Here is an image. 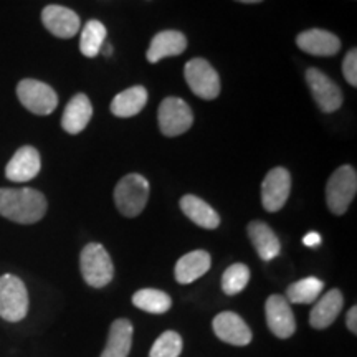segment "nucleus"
Instances as JSON below:
<instances>
[{
    "label": "nucleus",
    "instance_id": "obj_4",
    "mask_svg": "<svg viewBox=\"0 0 357 357\" xmlns=\"http://www.w3.org/2000/svg\"><path fill=\"white\" fill-rule=\"evenodd\" d=\"M357 192V174L351 166H341L333 172L326 185V202L334 215L346 213Z\"/></svg>",
    "mask_w": 357,
    "mask_h": 357
},
{
    "label": "nucleus",
    "instance_id": "obj_28",
    "mask_svg": "<svg viewBox=\"0 0 357 357\" xmlns=\"http://www.w3.org/2000/svg\"><path fill=\"white\" fill-rule=\"evenodd\" d=\"M182 352V337L176 331H166L155 339L149 357H178Z\"/></svg>",
    "mask_w": 357,
    "mask_h": 357
},
{
    "label": "nucleus",
    "instance_id": "obj_33",
    "mask_svg": "<svg viewBox=\"0 0 357 357\" xmlns=\"http://www.w3.org/2000/svg\"><path fill=\"white\" fill-rule=\"evenodd\" d=\"M236 2H243V3H258L261 0H236Z\"/></svg>",
    "mask_w": 357,
    "mask_h": 357
},
{
    "label": "nucleus",
    "instance_id": "obj_19",
    "mask_svg": "<svg viewBox=\"0 0 357 357\" xmlns=\"http://www.w3.org/2000/svg\"><path fill=\"white\" fill-rule=\"evenodd\" d=\"M248 236L263 261H270L280 255L281 243L275 231L265 222L255 220L248 225Z\"/></svg>",
    "mask_w": 357,
    "mask_h": 357
},
{
    "label": "nucleus",
    "instance_id": "obj_3",
    "mask_svg": "<svg viewBox=\"0 0 357 357\" xmlns=\"http://www.w3.org/2000/svg\"><path fill=\"white\" fill-rule=\"evenodd\" d=\"M83 280L93 288H105L114 276V266L109 253L100 243H88L79 257Z\"/></svg>",
    "mask_w": 357,
    "mask_h": 357
},
{
    "label": "nucleus",
    "instance_id": "obj_2",
    "mask_svg": "<svg viewBox=\"0 0 357 357\" xmlns=\"http://www.w3.org/2000/svg\"><path fill=\"white\" fill-rule=\"evenodd\" d=\"M149 182L139 174H128L114 189V202L124 217H137L144 211L149 199Z\"/></svg>",
    "mask_w": 357,
    "mask_h": 357
},
{
    "label": "nucleus",
    "instance_id": "obj_12",
    "mask_svg": "<svg viewBox=\"0 0 357 357\" xmlns=\"http://www.w3.org/2000/svg\"><path fill=\"white\" fill-rule=\"evenodd\" d=\"M213 333L220 341L231 346H248L253 334L247 323L231 311H223L213 318Z\"/></svg>",
    "mask_w": 357,
    "mask_h": 357
},
{
    "label": "nucleus",
    "instance_id": "obj_16",
    "mask_svg": "<svg viewBox=\"0 0 357 357\" xmlns=\"http://www.w3.org/2000/svg\"><path fill=\"white\" fill-rule=\"evenodd\" d=\"M187 48V38L184 33L176 32V30H166L159 32L151 40L149 50H147V60L149 63H158L169 56L182 55Z\"/></svg>",
    "mask_w": 357,
    "mask_h": 357
},
{
    "label": "nucleus",
    "instance_id": "obj_26",
    "mask_svg": "<svg viewBox=\"0 0 357 357\" xmlns=\"http://www.w3.org/2000/svg\"><path fill=\"white\" fill-rule=\"evenodd\" d=\"M106 38V26L98 20H89L83 26L82 37H79V50L84 56L95 58L101 52L102 43Z\"/></svg>",
    "mask_w": 357,
    "mask_h": 357
},
{
    "label": "nucleus",
    "instance_id": "obj_32",
    "mask_svg": "<svg viewBox=\"0 0 357 357\" xmlns=\"http://www.w3.org/2000/svg\"><path fill=\"white\" fill-rule=\"evenodd\" d=\"M111 48H113V47H111V45H106V47H101V52L105 53V55H109Z\"/></svg>",
    "mask_w": 357,
    "mask_h": 357
},
{
    "label": "nucleus",
    "instance_id": "obj_6",
    "mask_svg": "<svg viewBox=\"0 0 357 357\" xmlns=\"http://www.w3.org/2000/svg\"><path fill=\"white\" fill-rule=\"evenodd\" d=\"M184 77L192 93L202 98V100L212 101L220 95V78H218V73L204 58H194V60L187 61Z\"/></svg>",
    "mask_w": 357,
    "mask_h": 357
},
{
    "label": "nucleus",
    "instance_id": "obj_7",
    "mask_svg": "<svg viewBox=\"0 0 357 357\" xmlns=\"http://www.w3.org/2000/svg\"><path fill=\"white\" fill-rule=\"evenodd\" d=\"M17 96L30 113L48 116L56 109L58 96L55 89L38 79L26 78L17 84Z\"/></svg>",
    "mask_w": 357,
    "mask_h": 357
},
{
    "label": "nucleus",
    "instance_id": "obj_23",
    "mask_svg": "<svg viewBox=\"0 0 357 357\" xmlns=\"http://www.w3.org/2000/svg\"><path fill=\"white\" fill-rule=\"evenodd\" d=\"M147 102V89L144 86H132L119 93L111 101V113L118 118H132L139 114Z\"/></svg>",
    "mask_w": 357,
    "mask_h": 357
},
{
    "label": "nucleus",
    "instance_id": "obj_21",
    "mask_svg": "<svg viewBox=\"0 0 357 357\" xmlns=\"http://www.w3.org/2000/svg\"><path fill=\"white\" fill-rule=\"evenodd\" d=\"M134 328L129 319H116L109 328L108 342L101 357H128L132 344Z\"/></svg>",
    "mask_w": 357,
    "mask_h": 357
},
{
    "label": "nucleus",
    "instance_id": "obj_8",
    "mask_svg": "<svg viewBox=\"0 0 357 357\" xmlns=\"http://www.w3.org/2000/svg\"><path fill=\"white\" fill-rule=\"evenodd\" d=\"M159 128L164 136L174 137L189 131L194 123L190 106L181 98H166L159 106Z\"/></svg>",
    "mask_w": 357,
    "mask_h": 357
},
{
    "label": "nucleus",
    "instance_id": "obj_14",
    "mask_svg": "<svg viewBox=\"0 0 357 357\" xmlns=\"http://www.w3.org/2000/svg\"><path fill=\"white\" fill-rule=\"evenodd\" d=\"M42 159L32 146H24L13 154L6 167V177L12 182H29L38 176Z\"/></svg>",
    "mask_w": 357,
    "mask_h": 357
},
{
    "label": "nucleus",
    "instance_id": "obj_13",
    "mask_svg": "<svg viewBox=\"0 0 357 357\" xmlns=\"http://www.w3.org/2000/svg\"><path fill=\"white\" fill-rule=\"evenodd\" d=\"M42 22L45 29L58 38L75 37L79 32V26H82L78 13L61 6L45 7L42 12Z\"/></svg>",
    "mask_w": 357,
    "mask_h": 357
},
{
    "label": "nucleus",
    "instance_id": "obj_31",
    "mask_svg": "<svg viewBox=\"0 0 357 357\" xmlns=\"http://www.w3.org/2000/svg\"><path fill=\"white\" fill-rule=\"evenodd\" d=\"M303 243L306 245V247H311V248H316L321 245V235L316 234V231H310V234L305 235V238H303Z\"/></svg>",
    "mask_w": 357,
    "mask_h": 357
},
{
    "label": "nucleus",
    "instance_id": "obj_1",
    "mask_svg": "<svg viewBox=\"0 0 357 357\" xmlns=\"http://www.w3.org/2000/svg\"><path fill=\"white\" fill-rule=\"evenodd\" d=\"M47 213V199L42 192L29 189H0V215L22 225L42 220Z\"/></svg>",
    "mask_w": 357,
    "mask_h": 357
},
{
    "label": "nucleus",
    "instance_id": "obj_18",
    "mask_svg": "<svg viewBox=\"0 0 357 357\" xmlns=\"http://www.w3.org/2000/svg\"><path fill=\"white\" fill-rule=\"evenodd\" d=\"M342 303H344V298H342V293L339 289L328 291L311 310L310 324L314 329L329 328L341 312Z\"/></svg>",
    "mask_w": 357,
    "mask_h": 357
},
{
    "label": "nucleus",
    "instance_id": "obj_25",
    "mask_svg": "<svg viewBox=\"0 0 357 357\" xmlns=\"http://www.w3.org/2000/svg\"><path fill=\"white\" fill-rule=\"evenodd\" d=\"M132 305L139 310L149 312V314H164L171 310L172 300L167 293L160 291V289L144 288L134 293Z\"/></svg>",
    "mask_w": 357,
    "mask_h": 357
},
{
    "label": "nucleus",
    "instance_id": "obj_15",
    "mask_svg": "<svg viewBox=\"0 0 357 357\" xmlns=\"http://www.w3.org/2000/svg\"><path fill=\"white\" fill-rule=\"evenodd\" d=\"M298 48L314 56H333L341 48V42L336 35L321 29H311L301 32L296 37Z\"/></svg>",
    "mask_w": 357,
    "mask_h": 357
},
{
    "label": "nucleus",
    "instance_id": "obj_5",
    "mask_svg": "<svg viewBox=\"0 0 357 357\" xmlns=\"http://www.w3.org/2000/svg\"><path fill=\"white\" fill-rule=\"evenodd\" d=\"M29 312V291L15 275L0 276V318L19 323Z\"/></svg>",
    "mask_w": 357,
    "mask_h": 357
},
{
    "label": "nucleus",
    "instance_id": "obj_22",
    "mask_svg": "<svg viewBox=\"0 0 357 357\" xmlns=\"http://www.w3.org/2000/svg\"><path fill=\"white\" fill-rule=\"evenodd\" d=\"M181 208L187 217L190 218L195 225L202 227V229L213 230L220 225V217L205 200L195 195H184L181 199Z\"/></svg>",
    "mask_w": 357,
    "mask_h": 357
},
{
    "label": "nucleus",
    "instance_id": "obj_11",
    "mask_svg": "<svg viewBox=\"0 0 357 357\" xmlns=\"http://www.w3.org/2000/svg\"><path fill=\"white\" fill-rule=\"evenodd\" d=\"M265 312L268 328L276 337L288 339L293 336L296 331V321L287 298L281 294H271L266 300Z\"/></svg>",
    "mask_w": 357,
    "mask_h": 357
},
{
    "label": "nucleus",
    "instance_id": "obj_29",
    "mask_svg": "<svg viewBox=\"0 0 357 357\" xmlns=\"http://www.w3.org/2000/svg\"><path fill=\"white\" fill-rule=\"evenodd\" d=\"M342 73H344L346 82L351 84V86H357V52L351 50L347 52L344 56V61H342Z\"/></svg>",
    "mask_w": 357,
    "mask_h": 357
},
{
    "label": "nucleus",
    "instance_id": "obj_27",
    "mask_svg": "<svg viewBox=\"0 0 357 357\" xmlns=\"http://www.w3.org/2000/svg\"><path fill=\"white\" fill-rule=\"evenodd\" d=\"M250 280V270L243 263H235L229 266L222 276V289L223 293L234 296L247 288Z\"/></svg>",
    "mask_w": 357,
    "mask_h": 357
},
{
    "label": "nucleus",
    "instance_id": "obj_30",
    "mask_svg": "<svg viewBox=\"0 0 357 357\" xmlns=\"http://www.w3.org/2000/svg\"><path fill=\"white\" fill-rule=\"evenodd\" d=\"M346 324L352 334H357V306H352L346 316Z\"/></svg>",
    "mask_w": 357,
    "mask_h": 357
},
{
    "label": "nucleus",
    "instance_id": "obj_10",
    "mask_svg": "<svg viewBox=\"0 0 357 357\" xmlns=\"http://www.w3.org/2000/svg\"><path fill=\"white\" fill-rule=\"evenodd\" d=\"M306 82L311 89V95L314 98V101L318 102L321 111H324V113H334V111L341 108V88L328 75H324L318 68H310L306 71Z\"/></svg>",
    "mask_w": 357,
    "mask_h": 357
},
{
    "label": "nucleus",
    "instance_id": "obj_20",
    "mask_svg": "<svg viewBox=\"0 0 357 357\" xmlns=\"http://www.w3.org/2000/svg\"><path fill=\"white\" fill-rule=\"evenodd\" d=\"M211 255L205 250H195L187 253L177 261L176 280L181 284H190L211 270Z\"/></svg>",
    "mask_w": 357,
    "mask_h": 357
},
{
    "label": "nucleus",
    "instance_id": "obj_24",
    "mask_svg": "<svg viewBox=\"0 0 357 357\" xmlns=\"http://www.w3.org/2000/svg\"><path fill=\"white\" fill-rule=\"evenodd\" d=\"M324 289V283L314 276H307L296 283L289 284L287 289V301L296 305H311L321 296Z\"/></svg>",
    "mask_w": 357,
    "mask_h": 357
},
{
    "label": "nucleus",
    "instance_id": "obj_17",
    "mask_svg": "<svg viewBox=\"0 0 357 357\" xmlns=\"http://www.w3.org/2000/svg\"><path fill=\"white\" fill-rule=\"evenodd\" d=\"M93 114L91 101L86 95L79 93L71 98L68 105L63 111V118H61V128L68 134H78L88 126L89 119Z\"/></svg>",
    "mask_w": 357,
    "mask_h": 357
},
{
    "label": "nucleus",
    "instance_id": "obj_9",
    "mask_svg": "<svg viewBox=\"0 0 357 357\" xmlns=\"http://www.w3.org/2000/svg\"><path fill=\"white\" fill-rule=\"evenodd\" d=\"M291 190V176L284 167H275L261 184V204L266 212H278L284 207Z\"/></svg>",
    "mask_w": 357,
    "mask_h": 357
}]
</instances>
